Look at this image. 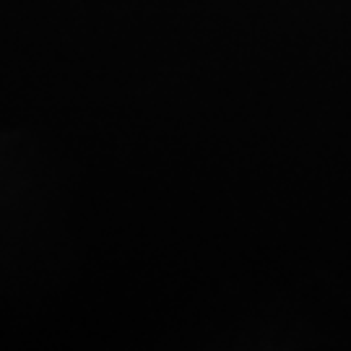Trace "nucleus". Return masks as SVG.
Masks as SVG:
<instances>
[]
</instances>
